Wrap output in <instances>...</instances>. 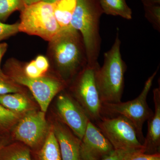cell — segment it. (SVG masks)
I'll return each mask as SVG.
<instances>
[{"mask_svg":"<svg viewBox=\"0 0 160 160\" xmlns=\"http://www.w3.org/2000/svg\"><path fill=\"white\" fill-rule=\"evenodd\" d=\"M155 111L148 119V130L143 145L145 153H160V88L153 90Z\"/></svg>","mask_w":160,"mask_h":160,"instance_id":"cell-12","label":"cell"},{"mask_svg":"<svg viewBox=\"0 0 160 160\" xmlns=\"http://www.w3.org/2000/svg\"><path fill=\"white\" fill-rule=\"evenodd\" d=\"M2 141H3V140H2ZM2 141H0V142H2Z\"/></svg>","mask_w":160,"mask_h":160,"instance_id":"cell-33","label":"cell"},{"mask_svg":"<svg viewBox=\"0 0 160 160\" xmlns=\"http://www.w3.org/2000/svg\"><path fill=\"white\" fill-rule=\"evenodd\" d=\"M8 45L6 43H0V65L3 56L7 51ZM1 69V68H0Z\"/></svg>","mask_w":160,"mask_h":160,"instance_id":"cell-28","label":"cell"},{"mask_svg":"<svg viewBox=\"0 0 160 160\" xmlns=\"http://www.w3.org/2000/svg\"><path fill=\"white\" fill-rule=\"evenodd\" d=\"M0 160H32L31 150L26 146L6 145L0 150Z\"/></svg>","mask_w":160,"mask_h":160,"instance_id":"cell-18","label":"cell"},{"mask_svg":"<svg viewBox=\"0 0 160 160\" xmlns=\"http://www.w3.org/2000/svg\"><path fill=\"white\" fill-rule=\"evenodd\" d=\"M19 32L51 42L61 30L53 13L52 4L41 2L25 6L21 10Z\"/></svg>","mask_w":160,"mask_h":160,"instance_id":"cell-5","label":"cell"},{"mask_svg":"<svg viewBox=\"0 0 160 160\" xmlns=\"http://www.w3.org/2000/svg\"><path fill=\"white\" fill-rule=\"evenodd\" d=\"M127 160H160V153L149 154L144 151L136 152Z\"/></svg>","mask_w":160,"mask_h":160,"instance_id":"cell-26","label":"cell"},{"mask_svg":"<svg viewBox=\"0 0 160 160\" xmlns=\"http://www.w3.org/2000/svg\"><path fill=\"white\" fill-rule=\"evenodd\" d=\"M159 69V66L148 78L142 92L134 99L126 102L102 104V116L110 117L121 115L128 119L136 129L139 139L142 144L144 140L142 133L143 125L153 113L148 106L147 98Z\"/></svg>","mask_w":160,"mask_h":160,"instance_id":"cell-4","label":"cell"},{"mask_svg":"<svg viewBox=\"0 0 160 160\" xmlns=\"http://www.w3.org/2000/svg\"><path fill=\"white\" fill-rule=\"evenodd\" d=\"M35 152L33 156L31 155L32 160H62L59 146L53 130L49 132L42 147Z\"/></svg>","mask_w":160,"mask_h":160,"instance_id":"cell-14","label":"cell"},{"mask_svg":"<svg viewBox=\"0 0 160 160\" xmlns=\"http://www.w3.org/2000/svg\"><path fill=\"white\" fill-rule=\"evenodd\" d=\"M7 75L17 84L29 88L40 108L46 112L54 97L64 88L65 84L57 79L42 76L31 78L22 71L18 63L13 60H8L5 65Z\"/></svg>","mask_w":160,"mask_h":160,"instance_id":"cell-6","label":"cell"},{"mask_svg":"<svg viewBox=\"0 0 160 160\" xmlns=\"http://www.w3.org/2000/svg\"><path fill=\"white\" fill-rule=\"evenodd\" d=\"M99 66H90L87 64L80 71L73 87L75 99L93 123L102 117V103L96 80V72Z\"/></svg>","mask_w":160,"mask_h":160,"instance_id":"cell-8","label":"cell"},{"mask_svg":"<svg viewBox=\"0 0 160 160\" xmlns=\"http://www.w3.org/2000/svg\"><path fill=\"white\" fill-rule=\"evenodd\" d=\"M42 0H24V4L25 6H29L41 2Z\"/></svg>","mask_w":160,"mask_h":160,"instance_id":"cell-30","label":"cell"},{"mask_svg":"<svg viewBox=\"0 0 160 160\" xmlns=\"http://www.w3.org/2000/svg\"><path fill=\"white\" fill-rule=\"evenodd\" d=\"M142 150L144 151L143 150L114 149L110 154L101 160H127L135 152Z\"/></svg>","mask_w":160,"mask_h":160,"instance_id":"cell-24","label":"cell"},{"mask_svg":"<svg viewBox=\"0 0 160 160\" xmlns=\"http://www.w3.org/2000/svg\"><path fill=\"white\" fill-rule=\"evenodd\" d=\"M145 17L151 23L152 27L159 32H160V5L144 6Z\"/></svg>","mask_w":160,"mask_h":160,"instance_id":"cell-22","label":"cell"},{"mask_svg":"<svg viewBox=\"0 0 160 160\" xmlns=\"http://www.w3.org/2000/svg\"><path fill=\"white\" fill-rule=\"evenodd\" d=\"M99 2L103 13L131 19L132 12L126 0H99Z\"/></svg>","mask_w":160,"mask_h":160,"instance_id":"cell-17","label":"cell"},{"mask_svg":"<svg viewBox=\"0 0 160 160\" xmlns=\"http://www.w3.org/2000/svg\"><path fill=\"white\" fill-rule=\"evenodd\" d=\"M77 0H60L52 4L53 13L61 29L71 26L72 18Z\"/></svg>","mask_w":160,"mask_h":160,"instance_id":"cell-15","label":"cell"},{"mask_svg":"<svg viewBox=\"0 0 160 160\" xmlns=\"http://www.w3.org/2000/svg\"><path fill=\"white\" fill-rule=\"evenodd\" d=\"M24 73L26 76L31 78H36L42 76L43 73L38 69L34 60L28 63L24 69Z\"/></svg>","mask_w":160,"mask_h":160,"instance_id":"cell-25","label":"cell"},{"mask_svg":"<svg viewBox=\"0 0 160 160\" xmlns=\"http://www.w3.org/2000/svg\"><path fill=\"white\" fill-rule=\"evenodd\" d=\"M60 0H42V2H45L50 3V4H53L56 2H58Z\"/></svg>","mask_w":160,"mask_h":160,"instance_id":"cell-31","label":"cell"},{"mask_svg":"<svg viewBox=\"0 0 160 160\" xmlns=\"http://www.w3.org/2000/svg\"><path fill=\"white\" fill-rule=\"evenodd\" d=\"M114 150L111 143L89 120L81 140L80 160H101Z\"/></svg>","mask_w":160,"mask_h":160,"instance_id":"cell-11","label":"cell"},{"mask_svg":"<svg viewBox=\"0 0 160 160\" xmlns=\"http://www.w3.org/2000/svg\"><path fill=\"white\" fill-rule=\"evenodd\" d=\"M50 42L55 62L64 78L71 77L87 65L82 38L71 26L61 29Z\"/></svg>","mask_w":160,"mask_h":160,"instance_id":"cell-3","label":"cell"},{"mask_svg":"<svg viewBox=\"0 0 160 160\" xmlns=\"http://www.w3.org/2000/svg\"><path fill=\"white\" fill-rule=\"evenodd\" d=\"M18 32L19 23L7 24L0 21V42L16 34Z\"/></svg>","mask_w":160,"mask_h":160,"instance_id":"cell-23","label":"cell"},{"mask_svg":"<svg viewBox=\"0 0 160 160\" xmlns=\"http://www.w3.org/2000/svg\"><path fill=\"white\" fill-rule=\"evenodd\" d=\"M56 108L62 122L82 140L90 120L82 106L70 95L62 93L57 98Z\"/></svg>","mask_w":160,"mask_h":160,"instance_id":"cell-10","label":"cell"},{"mask_svg":"<svg viewBox=\"0 0 160 160\" xmlns=\"http://www.w3.org/2000/svg\"><path fill=\"white\" fill-rule=\"evenodd\" d=\"M62 160H80L81 140L67 126L58 124L53 129Z\"/></svg>","mask_w":160,"mask_h":160,"instance_id":"cell-13","label":"cell"},{"mask_svg":"<svg viewBox=\"0 0 160 160\" xmlns=\"http://www.w3.org/2000/svg\"><path fill=\"white\" fill-rule=\"evenodd\" d=\"M16 83L0 69V95L20 92L21 89Z\"/></svg>","mask_w":160,"mask_h":160,"instance_id":"cell-21","label":"cell"},{"mask_svg":"<svg viewBox=\"0 0 160 160\" xmlns=\"http://www.w3.org/2000/svg\"><path fill=\"white\" fill-rule=\"evenodd\" d=\"M144 6L160 5V0H142Z\"/></svg>","mask_w":160,"mask_h":160,"instance_id":"cell-29","label":"cell"},{"mask_svg":"<svg viewBox=\"0 0 160 160\" xmlns=\"http://www.w3.org/2000/svg\"><path fill=\"white\" fill-rule=\"evenodd\" d=\"M103 13L99 0H77L70 25L81 32L86 49L87 64L99 65L101 50L100 21Z\"/></svg>","mask_w":160,"mask_h":160,"instance_id":"cell-2","label":"cell"},{"mask_svg":"<svg viewBox=\"0 0 160 160\" xmlns=\"http://www.w3.org/2000/svg\"><path fill=\"white\" fill-rule=\"evenodd\" d=\"M36 65L40 71L44 74L49 69V63L45 57L40 55L34 60Z\"/></svg>","mask_w":160,"mask_h":160,"instance_id":"cell-27","label":"cell"},{"mask_svg":"<svg viewBox=\"0 0 160 160\" xmlns=\"http://www.w3.org/2000/svg\"><path fill=\"white\" fill-rule=\"evenodd\" d=\"M94 124L111 143L114 149L145 151V148L139 139L133 124L122 116L110 117L102 116Z\"/></svg>","mask_w":160,"mask_h":160,"instance_id":"cell-7","label":"cell"},{"mask_svg":"<svg viewBox=\"0 0 160 160\" xmlns=\"http://www.w3.org/2000/svg\"><path fill=\"white\" fill-rule=\"evenodd\" d=\"M119 32L118 29L113 45L104 53L102 66H99L96 72V80L102 104L121 102L124 91L126 66L121 55Z\"/></svg>","mask_w":160,"mask_h":160,"instance_id":"cell-1","label":"cell"},{"mask_svg":"<svg viewBox=\"0 0 160 160\" xmlns=\"http://www.w3.org/2000/svg\"><path fill=\"white\" fill-rule=\"evenodd\" d=\"M45 112L29 110L20 120L14 132L16 139L36 151L42 147L48 132Z\"/></svg>","mask_w":160,"mask_h":160,"instance_id":"cell-9","label":"cell"},{"mask_svg":"<svg viewBox=\"0 0 160 160\" xmlns=\"http://www.w3.org/2000/svg\"><path fill=\"white\" fill-rule=\"evenodd\" d=\"M6 145V141H4V140H3L2 142H0V150L3 148V147H4Z\"/></svg>","mask_w":160,"mask_h":160,"instance_id":"cell-32","label":"cell"},{"mask_svg":"<svg viewBox=\"0 0 160 160\" xmlns=\"http://www.w3.org/2000/svg\"><path fill=\"white\" fill-rule=\"evenodd\" d=\"M0 104L9 110L19 114L29 111V100L20 92L0 95Z\"/></svg>","mask_w":160,"mask_h":160,"instance_id":"cell-16","label":"cell"},{"mask_svg":"<svg viewBox=\"0 0 160 160\" xmlns=\"http://www.w3.org/2000/svg\"><path fill=\"white\" fill-rule=\"evenodd\" d=\"M19 118L18 114L10 111L0 104V130L9 129Z\"/></svg>","mask_w":160,"mask_h":160,"instance_id":"cell-20","label":"cell"},{"mask_svg":"<svg viewBox=\"0 0 160 160\" xmlns=\"http://www.w3.org/2000/svg\"><path fill=\"white\" fill-rule=\"evenodd\" d=\"M24 0H0V21H5L17 10H22L25 6Z\"/></svg>","mask_w":160,"mask_h":160,"instance_id":"cell-19","label":"cell"}]
</instances>
